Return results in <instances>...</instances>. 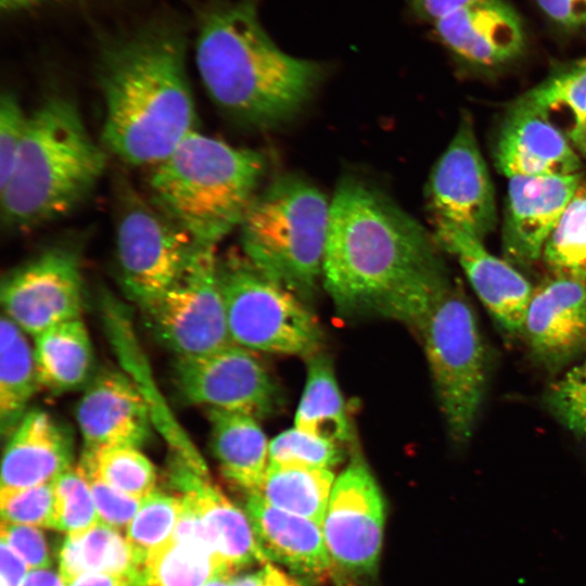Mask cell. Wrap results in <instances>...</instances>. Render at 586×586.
Here are the masks:
<instances>
[{
  "label": "cell",
  "instance_id": "obj_17",
  "mask_svg": "<svg viewBox=\"0 0 586 586\" xmlns=\"http://www.w3.org/2000/svg\"><path fill=\"white\" fill-rule=\"evenodd\" d=\"M522 335L534 361L558 372L586 352V284L553 277L534 289Z\"/></svg>",
  "mask_w": 586,
  "mask_h": 586
},
{
  "label": "cell",
  "instance_id": "obj_14",
  "mask_svg": "<svg viewBox=\"0 0 586 586\" xmlns=\"http://www.w3.org/2000/svg\"><path fill=\"white\" fill-rule=\"evenodd\" d=\"M252 351L231 344L217 352L176 357L174 383L188 404L241 412L256 419L278 405V388Z\"/></svg>",
  "mask_w": 586,
  "mask_h": 586
},
{
  "label": "cell",
  "instance_id": "obj_34",
  "mask_svg": "<svg viewBox=\"0 0 586 586\" xmlns=\"http://www.w3.org/2000/svg\"><path fill=\"white\" fill-rule=\"evenodd\" d=\"M525 105L547 115L564 109L573 125L586 117V58L559 68L520 99Z\"/></svg>",
  "mask_w": 586,
  "mask_h": 586
},
{
  "label": "cell",
  "instance_id": "obj_49",
  "mask_svg": "<svg viewBox=\"0 0 586 586\" xmlns=\"http://www.w3.org/2000/svg\"><path fill=\"white\" fill-rule=\"evenodd\" d=\"M569 138L573 145L586 153V117L579 124L571 127Z\"/></svg>",
  "mask_w": 586,
  "mask_h": 586
},
{
  "label": "cell",
  "instance_id": "obj_42",
  "mask_svg": "<svg viewBox=\"0 0 586 586\" xmlns=\"http://www.w3.org/2000/svg\"><path fill=\"white\" fill-rule=\"evenodd\" d=\"M542 12L565 29L586 27V0H535Z\"/></svg>",
  "mask_w": 586,
  "mask_h": 586
},
{
  "label": "cell",
  "instance_id": "obj_6",
  "mask_svg": "<svg viewBox=\"0 0 586 586\" xmlns=\"http://www.w3.org/2000/svg\"><path fill=\"white\" fill-rule=\"evenodd\" d=\"M265 169L260 153L194 130L152 166L149 196L196 244L217 246L239 228Z\"/></svg>",
  "mask_w": 586,
  "mask_h": 586
},
{
  "label": "cell",
  "instance_id": "obj_20",
  "mask_svg": "<svg viewBox=\"0 0 586 586\" xmlns=\"http://www.w3.org/2000/svg\"><path fill=\"white\" fill-rule=\"evenodd\" d=\"M433 25L451 54L475 66L505 65L525 46L522 20L505 0H471Z\"/></svg>",
  "mask_w": 586,
  "mask_h": 586
},
{
  "label": "cell",
  "instance_id": "obj_47",
  "mask_svg": "<svg viewBox=\"0 0 586 586\" xmlns=\"http://www.w3.org/2000/svg\"><path fill=\"white\" fill-rule=\"evenodd\" d=\"M22 586H66L59 572L49 568L30 570Z\"/></svg>",
  "mask_w": 586,
  "mask_h": 586
},
{
  "label": "cell",
  "instance_id": "obj_7",
  "mask_svg": "<svg viewBox=\"0 0 586 586\" xmlns=\"http://www.w3.org/2000/svg\"><path fill=\"white\" fill-rule=\"evenodd\" d=\"M330 201L308 180L284 175L258 191L241 224L243 254L301 300L322 276Z\"/></svg>",
  "mask_w": 586,
  "mask_h": 586
},
{
  "label": "cell",
  "instance_id": "obj_31",
  "mask_svg": "<svg viewBox=\"0 0 586 586\" xmlns=\"http://www.w3.org/2000/svg\"><path fill=\"white\" fill-rule=\"evenodd\" d=\"M542 258L553 277L586 284L585 186H579L551 231Z\"/></svg>",
  "mask_w": 586,
  "mask_h": 586
},
{
  "label": "cell",
  "instance_id": "obj_22",
  "mask_svg": "<svg viewBox=\"0 0 586 586\" xmlns=\"http://www.w3.org/2000/svg\"><path fill=\"white\" fill-rule=\"evenodd\" d=\"M245 512L268 560L310 581L331 576L334 568L320 525L271 506L258 494L247 495Z\"/></svg>",
  "mask_w": 586,
  "mask_h": 586
},
{
  "label": "cell",
  "instance_id": "obj_16",
  "mask_svg": "<svg viewBox=\"0 0 586 586\" xmlns=\"http://www.w3.org/2000/svg\"><path fill=\"white\" fill-rule=\"evenodd\" d=\"M582 184L579 173L509 178L501 232L504 258L530 268Z\"/></svg>",
  "mask_w": 586,
  "mask_h": 586
},
{
  "label": "cell",
  "instance_id": "obj_11",
  "mask_svg": "<svg viewBox=\"0 0 586 586\" xmlns=\"http://www.w3.org/2000/svg\"><path fill=\"white\" fill-rule=\"evenodd\" d=\"M84 293L78 247L60 243L4 276L1 304L4 315L35 337L56 324L79 319Z\"/></svg>",
  "mask_w": 586,
  "mask_h": 586
},
{
  "label": "cell",
  "instance_id": "obj_41",
  "mask_svg": "<svg viewBox=\"0 0 586 586\" xmlns=\"http://www.w3.org/2000/svg\"><path fill=\"white\" fill-rule=\"evenodd\" d=\"M0 542L22 558L29 570L50 566L47 540L39 527L1 521Z\"/></svg>",
  "mask_w": 586,
  "mask_h": 586
},
{
  "label": "cell",
  "instance_id": "obj_24",
  "mask_svg": "<svg viewBox=\"0 0 586 586\" xmlns=\"http://www.w3.org/2000/svg\"><path fill=\"white\" fill-rule=\"evenodd\" d=\"M211 446L219 468L247 495L258 493L269 466V443L256 418L208 410Z\"/></svg>",
  "mask_w": 586,
  "mask_h": 586
},
{
  "label": "cell",
  "instance_id": "obj_13",
  "mask_svg": "<svg viewBox=\"0 0 586 586\" xmlns=\"http://www.w3.org/2000/svg\"><path fill=\"white\" fill-rule=\"evenodd\" d=\"M426 203L434 222L455 226L481 241L496 227L494 187L469 114L461 117L431 171Z\"/></svg>",
  "mask_w": 586,
  "mask_h": 586
},
{
  "label": "cell",
  "instance_id": "obj_33",
  "mask_svg": "<svg viewBox=\"0 0 586 586\" xmlns=\"http://www.w3.org/2000/svg\"><path fill=\"white\" fill-rule=\"evenodd\" d=\"M182 509L181 494H168L155 489L143 498L125 535L137 565L149 553L171 538Z\"/></svg>",
  "mask_w": 586,
  "mask_h": 586
},
{
  "label": "cell",
  "instance_id": "obj_9",
  "mask_svg": "<svg viewBox=\"0 0 586 586\" xmlns=\"http://www.w3.org/2000/svg\"><path fill=\"white\" fill-rule=\"evenodd\" d=\"M115 195L119 277L126 294L142 306L169 286L198 244L129 182L119 179Z\"/></svg>",
  "mask_w": 586,
  "mask_h": 586
},
{
  "label": "cell",
  "instance_id": "obj_25",
  "mask_svg": "<svg viewBox=\"0 0 586 586\" xmlns=\"http://www.w3.org/2000/svg\"><path fill=\"white\" fill-rule=\"evenodd\" d=\"M34 356L40 386L54 393L86 384L92 373L93 348L80 318L36 335Z\"/></svg>",
  "mask_w": 586,
  "mask_h": 586
},
{
  "label": "cell",
  "instance_id": "obj_39",
  "mask_svg": "<svg viewBox=\"0 0 586 586\" xmlns=\"http://www.w3.org/2000/svg\"><path fill=\"white\" fill-rule=\"evenodd\" d=\"M26 114L17 97L10 90L0 98V187L8 180L28 127Z\"/></svg>",
  "mask_w": 586,
  "mask_h": 586
},
{
  "label": "cell",
  "instance_id": "obj_10",
  "mask_svg": "<svg viewBox=\"0 0 586 586\" xmlns=\"http://www.w3.org/2000/svg\"><path fill=\"white\" fill-rule=\"evenodd\" d=\"M216 250L198 244L169 286L140 306L153 333L176 357L211 354L233 344Z\"/></svg>",
  "mask_w": 586,
  "mask_h": 586
},
{
  "label": "cell",
  "instance_id": "obj_15",
  "mask_svg": "<svg viewBox=\"0 0 586 586\" xmlns=\"http://www.w3.org/2000/svg\"><path fill=\"white\" fill-rule=\"evenodd\" d=\"M170 484L196 509L204 525L217 574L237 575L268 559L258 546L246 512L238 508L211 480L206 466H196L173 453Z\"/></svg>",
  "mask_w": 586,
  "mask_h": 586
},
{
  "label": "cell",
  "instance_id": "obj_28",
  "mask_svg": "<svg viewBox=\"0 0 586 586\" xmlns=\"http://www.w3.org/2000/svg\"><path fill=\"white\" fill-rule=\"evenodd\" d=\"M334 484L331 469L270 463L258 491L268 504L322 527Z\"/></svg>",
  "mask_w": 586,
  "mask_h": 586
},
{
  "label": "cell",
  "instance_id": "obj_1",
  "mask_svg": "<svg viewBox=\"0 0 586 586\" xmlns=\"http://www.w3.org/2000/svg\"><path fill=\"white\" fill-rule=\"evenodd\" d=\"M95 76L102 142L124 163L152 167L196 130L187 37L173 18L156 17L104 41Z\"/></svg>",
  "mask_w": 586,
  "mask_h": 586
},
{
  "label": "cell",
  "instance_id": "obj_50",
  "mask_svg": "<svg viewBox=\"0 0 586 586\" xmlns=\"http://www.w3.org/2000/svg\"><path fill=\"white\" fill-rule=\"evenodd\" d=\"M231 575L215 574L204 586H233Z\"/></svg>",
  "mask_w": 586,
  "mask_h": 586
},
{
  "label": "cell",
  "instance_id": "obj_23",
  "mask_svg": "<svg viewBox=\"0 0 586 586\" xmlns=\"http://www.w3.org/2000/svg\"><path fill=\"white\" fill-rule=\"evenodd\" d=\"M73 438L43 410L25 413L5 446L0 488H24L53 483L73 467Z\"/></svg>",
  "mask_w": 586,
  "mask_h": 586
},
{
  "label": "cell",
  "instance_id": "obj_38",
  "mask_svg": "<svg viewBox=\"0 0 586 586\" xmlns=\"http://www.w3.org/2000/svg\"><path fill=\"white\" fill-rule=\"evenodd\" d=\"M1 521L51 527L54 511L53 483L24 488H0Z\"/></svg>",
  "mask_w": 586,
  "mask_h": 586
},
{
  "label": "cell",
  "instance_id": "obj_43",
  "mask_svg": "<svg viewBox=\"0 0 586 586\" xmlns=\"http://www.w3.org/2000/svg\"><path fill=\"white\" fill-rule=\"evenodd\" d=\"M233 586H301L293 577L271 563H266L256 572L234 575Z\"/></svg>",
  "mask_w": 586,
  "mask_h": 586
},
{
  "label": "cell",
  "instance_id": "obj_21",
  "mask_svg": "<svg viewBox=\"0 0 586 586\" xmlns=\"http://www.w3.org/2000/svg\"><path fill=\"white\" fill-rule=\"evenodd\" d=\"M498 170L512 177L566 176L579 173L578 154L549 115L517 100L495 148Z\"/></svg>",
  "mask_w": 586,
  "mask_h": 586
},
{
  "label": "cell",
  "instance_id": "obj_3",
  "mask_svg": "<svg viewBox=\"0 0 586 586\" xmlns=\"http://www.w3.org/2000/svg\"><path fill=\"white\" fill-rule=\"evenodd\" d=\"M435 240L396 203L355 178L330 200L323 284L345 310L373 308L441 259Z\"/></svg>",
  "mask_w": 586,
  "mask_h": 586
},
{
  "label": "cell",
  "instance_id": "obj_45",
  "mask_svg": "<svg viewBox=\"0 0 586 586\" xmlns=\"http://www.w3.org/2000/svg\"><path fill=\"white\" fill-rule=\"evenodd\" d=\"M29 568L7 544H0V586H22Z\"/></svg>",
  "mask_w": 586,
  "mask_h": 586
},
{
  "label": "cell",
  "instance_id": "obj_40",
  "mask_svg": "<svg viewBox=\"0 0 586 586\" xmlns=\"http://www.w3.org/2000/svg\"><path fill=\"white\" fill-rule=\"evenodd\" d=\"M85 474L90 483L99 521L118 531L126 530L143 499L125 494L95 476Z\"/></svg>",
  "mask_w": 586,
  "mask_h": 586
},
{
  "label": "cell",
  "instance_id": "obj_37",
  "mask_svg": "<svg viewBox=\"0 0 586 586\" xmlns=\"http://www.w3.org/2000/svg\"><path fill=\"white\" fill-rule=\"evenodd\" d=\"M342 459L341 445L295 426L281 432L269 442L270 463L331 469Z\"/></svg>",
  "mask_w": 586,
  "mask_h": 586
},
{
  "label": "cell",
  "instance_id": "obj_5",
  "mask_svg": "<svg viewBox=\"0 0 586 586\" xmlns=\"http://www.w3.org/2000/svg\"><path fill=\"white\" fill-rule=\"evenodd\" d=\"M106 164L75 103L48 97L29 114L13 169L0 187L3 227L25 232L68 215L92 193Z\"/></svg>",
  "mask_w": 586,
  "mask_h": 586
},
{
  "label": "cell",
  "instance_id": "obj_2",
  "mask_svg": "<svg viewBox=\"0 0 586 586\" xmlns=\"http://www.w3.org/2000/svg\"><path fill=\"white\" fill-rule=\"evenodd\" d=\"M260 0H205L196 10L195 64L212 101L227 116L268 128L310 99L323 66L282 51L259 18Z\"/></svg>",
  "mask_w": 586,
  "mask_h": 586
},
{
  "label": "cell",
  "instance_id": "obj_26",
  "mask_svg": "<svg viewBox=\"0 0 586 586\" xmlns=\"http://www.w3.org/2000/svg\"><path fill=\"white\" fill-rule=\"evenodd\" d=\"M136 566L126 537L101 522L67 534L59 552V573L66 585L92 573L122 575L131 581Z\"/></svg>",
  "mask_w": 586,
  "mask_h": 586
},
{
  "label": "cell",
  "instance_id": "obj_30",
  "mask_svg": "<svg viewBox=\"0 0 586 586\" xmlns=\"http://www.w3.org/2000/svg\"><path fill=\"white\" fill-rule=\"evenodd\" d=\"M216 573L205 544L171 536L137 565L131 586H204Z\"/></svg>",
  "mask_w": 586,
  "mask_h": 586
},
{
  "label": "cell",
  "instance_id": "obj_18",
  "mask_svg": "<svg viewBox=\"0 0 586 586\" xmlns=\"http://www.w3.org/2000/svg\"><path fill=\"white\" fill-rule=\"evenodd\" d=\"M76 416L84 449L140 448L150 436L153 409L130 375L104 370L86 387Z\"/></svg>",
  "mask_w": 586,
  "mask_h": 586
},
{
  "label": "cell",
  "instance_id": "obj_12",
  "mask_svg": "<svg viewBox=\"0 0 586 586\" xmlns=\"http://www.w3.org/2000/svg\"><path fill=\"white\" fill-rule=\"evenodd\" d=\"M384 502L362 459L354 457L334 481L322 532L333 568L352 578L377 571L383 538Z\"/></svg>",
  "mask_w": 586,
  "mask_h": 586
},
{
  "label": "cell",
  "instance_id": "obj_36",
  "mask_svg": "<svg viewBox=\"0 0 586 586\" xmlns=\"http://www.w3.org/2000/svg\"><path fill=\"white\" fill-rule=\"evenodd\" d=\"M543 400L549 413L586 444V358L550 384Z\"/></svg>",
  "mask_w": 586,
  "mask_h": 586
},
{
  "label": "cell",
  "instance_id": "obj_4",
  "mask_svg": "<svg viewBox=\"0 0 586 586\" xmlns=\"http://www.w3.org/2000/svg\"><path fill=\"white\" fill-rule=\"evenodd\" d=\"M382 315L411 328L423 344L451 441L467 444L483 405L488 358L474 311L445 267L405 284Z\"/></svg>",
  "mask_w": 586,
  "mask_h": 586
},
{
  "label": "cell",
  "instance_id": "obj_27",
  "mask_svg": "<svg viewBox=\"0 0 586 586\" xmlns=\"http://www.w3.org/2000/svg\"><path fill=\"white\" fill-rule=\"evenodd\" d=\"M40 386L34 348L7 315L0 322V422L2 435L14 431Z\"/></svg>",
  "mask_w": 586,
  "mask_h": 586
},
{
  "label": "cell",
  "instance_id": "obj_48",
  "mask_svg": "<svg viewBox=\"0 0 586 586\" xmlns=\"http://www.w3.org/2000/svg\"><path fill=\"white\" fill-rule=\"evenodd\" d=\"M55 1L63 0H0V7L3 12L13 13Z\"/></svg>",
  "mask_w": 586,
  "mask_h": 586
},
{
  "label": "cell",
  "instance_id": "obj_44",
  "mask_svg": "<svg viewBox=\"0 0 586 586\" xmlns=\"http://www.w3.org/2000/svg\"><path fill=\"white\" fill-rule=\"evenodd\" d=\"M471 0H409L410 13L419 21L434 24Z\"/></svg>",
  "mask_w": 586,
  "mask_h": 586
},
{
  "label": "cell",
  "instance_id": "obj_32",
  "mask_svg": "<svg viewBox=\"0 0 586 586\" xmlns=\"http://www.w3.org/2000/svg\"><path fill=\"white\" fill-rule=\"evenodd\" d=\"M78 464L85 473L130 496L143 499L155 491V468L137 447L84 449Z\"/></svg>",
  "mask_w": 586,
  "mask_h": 586
},
{
  "label": "cell",
  "instance_id": "obj_46",
  "mask_svg": "<svg viewBox=\"0 0 586 586\" xmlns=\"http://www.w3.org/2000/svg\"><path fill=\"white\" fill-rule=\"evenodd\" d=\"M66 586H131V581L122 575L92 573L85 574Z\"/></svg>",
  "mask_w": 586,
  "mask_h": 586
},
{
  "label": "cell",
  "instance_id": "obj_29",
  "mask_svg": "<svg viewBox=\"0 0 586 586\" xmlns=\"http://www.w3.org/2000/svg\"><path fill=\"white\" fill-rule=\"evenodd\" d=\"M294 426L339 445L351 438V424L343 396L330 360L315 354L309 358L307 377Z\"/></svg>",
  "mask_w": 586,
  "mask_h": 586
},
{
  "label": "cell",
  "instance_id": "obj_19",
  "mask_svg": "<svg viewBox=\"0 0 586 586\" xmlns=\"http://www.w3.org/2000/svg\"><path fill=\"white\" fill-rule=\"evenodd\" d=\"M434 227L436 244L457 258L500 329L510 336L522 335L534 292L531 283L505 258L491 254L483 241L448 224L434 222Z\"/></svg>",
  "mask_w": 586,
  "mask_h": 586
},
{
  "label": "cell",
  "instance_id": "obj_8",
  "mask_svg": "<svg viewBox=\"0 0 586 586\" xmlns=\"http://www.w3.org/2000/svg\"><path fill=\"white\" fill-rule=\"evenodd\" d=\"M218 279L234 344L250 351L311 357L321 344L317 318L297 295L241 251L218 257Z\"/></svg>",
  "mask_w": 586,
  "mask_h": 586
},
{
  "label": "cell",
  "instance_id": "obj_35",
  "mask_svg": "<svg viewBox=\"0 0 586 586\" xmlns=\"http://www.w3.org/2000/svg\"><path fill=\"white\" fill-rule=\"evenodd\" d=\"M52 530L66 534L87 530L99 521L90 483L79 464L63 472L54 482Z\"/></svg>",
  "mask_w": 586,
  "mask_h": 586
}]
</instances>
